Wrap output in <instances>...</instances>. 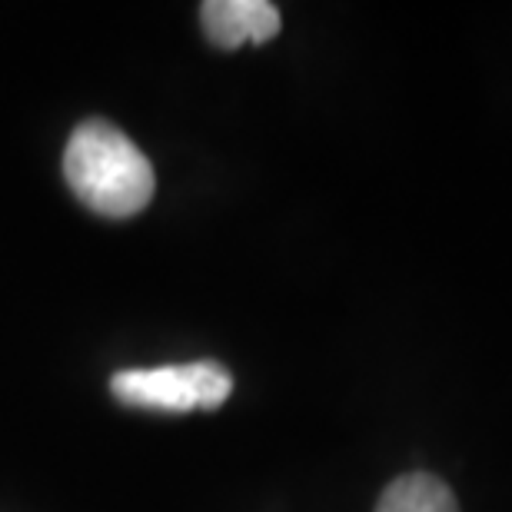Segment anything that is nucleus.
I'll return each mask as SVG.
<instances>
[{
  "label": "nucleus",
  "instance_id": "20e7f679",
  "mask_svg": "<svg viewBox=\"0 0 512 512\" xmlns=\"http://www.w3.org/2000/svg\"><path fill=\"white\" fill-rule=\"evenodd\" d=\"M376 512H459V506L443 479L429 473H406L386 486Z\"/></svg>",
  "mask_w": 512,
  "mask_h": 512
},
{
  "label": "nucleus",
  "instance_id": "f03ea898",
  "mask_svg": "<svg viewBox=\"0 0 512 512\" xmlns=\"http://www.w3.org/2000/svg\"><path fill=\"white\" fill-rule=\"evenodd\" d=\"M110 393L133 409L190 413V409H217L227 403L233 393V376L213 360L124 370L110 380Z\"/></svg>",
  "mask_w": 512,
  "mask_h": 512
},
{
  "label": "nucleus",
  "instance_id": "7ed1b4c3",
  "mask_svg": "<svg viewBox=\"0 0 512 512\" xmlns=\"http://www.w3.org/2000/svg\"><path fill=\"white\" fill-rule=\"evenodd\" d=\"M200 20L210 44L223 50L266 44L280 34V10L270 0H207Z\"/></svg>",
  "mask_w": 512,
  "mask_h": 512
},
{
  "label": "nucleus",
  "instance_id": "f257e3e1",
  "mask_svg": "<svg viewBox=\"0 0 512 512\" xmlns=\"http://www.w3.org/2000/svg\"><path fill=\"white\" fill-rule=\"evenodd\" d=\"M64 177L87 210L127 220L153 200L157 177L150 160L124 130L107 120H84L67 140Z\"/></svg>",
  "mask_w": 512,
  "mask_h": 512
}]
</instances>
